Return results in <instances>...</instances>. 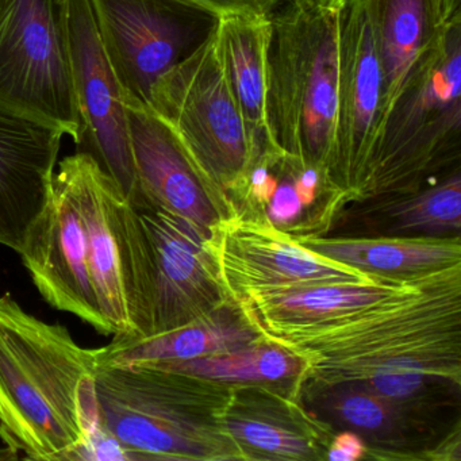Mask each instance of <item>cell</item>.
<instances>
[{
    "label": "cell",
    "instance_id": "1",
    "mask_svg": "<svg viewBox=\"0 0 461 461\" xmlns=\"http://www.w3.org/2000/svg\"><path fill=\"white\" fill-rule=\"evenodd\" d=\"M264 337L306 361L301 390L406 371L461 385V266L333 322Z\"/></svg>",
    "mask_w": 461,
    "mask_h": 461
},
{
    "label": "cell",
    "instance_id": "2",
    "mask_svg": "<svg viewBox=\"0 0 461 461\" xmlns=\"http://www.w3.org/2000/svg\"><path fill=\"white\" fill-rule=\"evenodd\" d=\"M96 349L0 296V438L31 460L77 461L101 429Z\"/></svg>",
    "mask_w": 461,
    "mask_h": 461
},
{
    "label": "cell",
    "instance_id": "3",
    "mask_svg": "<svg viewBox=\"0 0 461 461\" xmlns=\"http://www.w3.org/2000/svg\"><path fill=\"white\" fill-rule=\"evenodd\" d=\"M102 428L136 460H242L222 425L231 385L150 364L98 366Z\"/></svg>",
    "mask_w": 461,
    "mask_h": 461
},
{
    "label": "cell",
    "instance_id": "4",
    "mask_svg": "<svg viewBox=\"0 0 461 461\" xmlns=\"http://www.w3.org/2000/svg\"><path fill=\"white\" fill-rule=\"evenodd\" d=\"M339 7L341 0H283L271 17L269 129L282 152L323 175L325 188L336 142Z\"/></svg>",
    "mask_w": 461,
    "mask_h": 461
},
{
    "label": "cell",
    "instance_id": "5",
    "mask_svg": "<svg viewBox=\"0 0 461 461\" xmlns=\"http://www.w3.org/2000/svg\"><path fill=\"white\" fill-rule=\"evenodd\" d=\"M461 152V21L425 50L380 128L360 201L412 193Z\"/></svg>",
    "mask_w": 461,
    "mask_h": 461
},
{
    "label": "cell",
    "instance_id": "6",
    "mask_svg": "<svg viewBox=\"0 0 461 461\" xmlns=\"http://www.w3.org/2000/svg\"><path fill=\"white\" fill-rule=\"evenodd\" d=\"M215 25L191 55L156 82L148 106L174 131L209 190L233 214L261 148L229 85Z\"/></svg>",
    "mask_w": 461,
    "mask_h": 461
},
{
    "label": "cell",
    "instance_id": "7",
    "mask_svg": "<svg viewBox=\"0 0 461 461\" xmlns=\"http://www.w3.org/2000/svg\"><path fill=\"white\" fill-rule=\"evenodd\" d=\"M66 158L74 175L96 299L110 334L150 336L153 287L144 223L90 153L79 150Z\"/></svg>",
    "mask_w": 461,
    "mask_h": 461
},
{
    "label": "cell",
    "instance_id": "8",
    "mask_svg": "<svg viewBox=\"0 0 461 461\" xmlns=\"http://www.w3.org/2000/svg\"><path fill=\"white\" fill-rule=\"evenodd\" d=\"M0 113L53 129L82 144L56 0H0Z\"/></svg>",
    "mask_w": 461,
    "mask_h": 461
},
{
    "label": "cell",
    "instance_id": "9",
    "mask_svg": "<svg viewBox=\"0 0 461 461\" xmlns=\"http://www.w3.org/2000/svg\"><path fill=\"white\" fill-rule=\"evenodd\" d=\"M383 75L375 0H341L336 142L326 182L334 212L360 199L380 131Z\"/></svg>",
    "mask_w": 461,
    "mask_h": 461
},
{
    "label": "cell",
    "instance_id": "10",
    "mask_svg": "<svg viewBox=\"0 0 461 461\" xmlns=\"http://www.w3.org/2000/svg\"><path fill=\"white\" fill-rule=\"evenodd\" d=\"M90 4L123 96L147 106L156 82L191 55L217 23L176 0H90Z\"/></svg>",
    "mask_w": 461,
    "mask_h": 461
},
{
    "label": "cell",
    "instance_id": "11",
    "mask_svg": "<svg viewBox=\"0 0 461 461\" xmlns=\"http://www.w3.org/2000/svg\"><path fill=\"white\" fill-rule=\"evenodd\" d=\"M82 144L131 203L140 196L129 139L125 96L107 58L90 0H61Z\"/></svg>",
    "mask_w": 461,
    "mask_h": 461
},
{
    "label": "cell",
    "instance_id": "12",
    "mask_svg": "<svg viewBox=\"0 0 461 461\" xmlns=\"http://www.w3.org/2000/svg\"><path fill=\"white\" fill-rule=\"evenodd\" d=\"M221 277L231 298L253 291L382 279L307 249L266 212L236 210L212 234Z\"/></svg>",
    "mask_w": 461,
    "mask_h": 461
},
{
    "label": "cell",
    "instance_id": "13",
    "mask_svg": "<svg viewBox=\"0 0 461 461\" xmlns=\"http://www.w3.org/2000/svg\"><path fill=\"white\" fill-rule=\"evenodd\" d=\"M131 204L149 240L153 287L150 336L188 325L233 299L221 277L212 237L144 198Z\"/></svg>",
    "mask_w": 461,
    "mask_h": 461
},
{
    "label": "cell",
    "instance_id": "14",
    "mask_svg": "<svg viewBox=\"0 0 461 461\" xmlns=\"http://www.w3.org/2000/svg\"><path fill=\"white\" fill-rule=\"evenodd\" d=\"M20 256L50 306L71 312L104 336H112L96 299L87 237L67 158L58 164L50 203Z\"/></svg>",
    "mask_w": 461,
    "mask_h": 461
},
{
    "label": "cell",
    "instance_id": "15",
    "mask_svg": "<svg viewBox=\"0 0 461 461\" xmlns=\"http://www.w3.org/2000/svg\"><path fill=\"white\" fill-rule=\"evenodd\" d=\"M222 425L242 460L322 461L336 430L290 391L231 385Z\"/></svg>",
    "mask_w": 461,
    "mask_h": 461
},
{
    "label": "cell",
    "instance_id": "16",
    "mask_svg": "<svg viewBox=\"0 0 461 461\" xmlns=\"http://www.w3.org/2000/svg\"><path fill=\"white\" fill-rule=\"evenodd\" d=\"M125 107L139 199L185 218L212 237L231 212L209 190L174 131L149 106L125 99Z\"/></svg>",
    "mask_w": 461,
    "mask_h": 461
},
{
    "label": "cell",
    "instance_id": "17",
    "mask_svg": "<svg viewBox=\"0 0 461 461\" xmlns=\"http://www.w3.org/2000/svg\"><path fill=\"white\" fill-rule=\"evenodd\" d=\"M64 136L0 113V245L18 255L50 203Z\"/></svg>",
    "mask_w": 461,
    "mask_h": 461
},
{
    "label": "cell",
    "instance_id": "18",
    "mask_svg": "<svg viewBox=\"0 0 461 461\" xmlns=\"http://www.w3.org/2000/svg\"><path fill=\"white\" fill-rule=\"evenodd\" d=\"M302 403L337 431H352L366 445V458L423 460L430 449L428 420L358 383L303 388Z\"/></svg>",
    "mask_w": 461,
    "mask_h": 461
},
{
    "label": "cell",
    "instance_id": "19",
    "mask_svg": "<svg viewBox=\"0 0 461 461\" xmlns=\"http://www.w3.org/2000/svg\"><path fill=\"white\" fill-rule=\"evenodd\" d=\"M382 277L374 283H326L279 290L253 291L240 299L261 336L314 328L376 303L409 285Z\"/></svg>",
    "mask_w": 461,
    "mask_h": 461
},
{
    "label": "cell",
    "instance_id": "20",
    "mask_svg": "<svg viewBox=\"0 0 461 461\" xmlns=\"http://www.w3.org/2000/svg\"><path fill=\"white\" fill-rule=\"evenodd\" d=\"M263 339L236 299L182 328L149 337L115 336L96 349L98 366L191 360L234 352Z\"/></svg>",
    "mask_w": 461,
    "mask_h": 461
},
{
    "label": "cell",
    "instance_id": "21",
    "mask_svg": "<svg viewBox=\"0 0 461 461\" xmlns=\"http://www.w3.org/2000/svg\"><path fill=\"white\" fill-rule=\"evenodd\" d=\"M307 249L364 274L414 280L461 266V237H295Z\"/></svg>",
    "mask_w": 461,
    "mask_h": 461
},
{
    "label": "cell",
    "instance_id": "22",
    "mask_svg": "<svg viewBox=\"0 0 461 461\" xmlns=\"http://www.w3.org/2000/svg\"><path fill=\"white\" fill-rule=\"evenodd\" d=\"M345 223L366 233L358 237H458L460 166L425 190L353 202Z\"/></svg>",
    "mask_w": 461,
    "mask_h": 461
},
{
    "label": "cell",
    "instance_id": "23",
    "mask_svg": "<svg viewBox=\"0 0 461 461\" xmlns=\"http://www.w3.org/2000/svg\"><path fill=\"white\" fill-rule=\"evenodd\" d=\"M215 31L229 85L250 134L261 149H279L268 121L271 18H221Z\"/></svg>",
    "mask_w": 461,
    "mask_h": 461
},
{
    "label": "cell",
    "instance_id": "24",
    "mask_svg": "<svg viewBox=\"0 0 461 461\" xmlns=\"http://www.w3.org/2000/svg\"><path fill=\"white\" fill-rule=\"evenodd\" d=\"M375 6L383 75L382 128L415 64L439 31L461 18L447 17L437 0H375Z\"/></svg>",
    "mask_w": 461,
    "mask_h": 461
},
{
    "label": "cell",
    "instance_id": "25",
    "mask_svg": "<svg viewBox=\"0 0 461 461\" xmlns=\"http://www.w3.org/2000/svg\"><path fill=\"white\" fill-rule=\"evenodd\" d=\"M149 364L229 385H272L290 391L298 399L306 372V361L301 356L266 337L225 355Z\"/></svg>",
    "mask_w": 461,
    "mask_h": 461
},
{
    "label": "cell",
    "instance_id": "26",
    "mask_svg": "<svg viewBox=\"0 0 461 461\" xmlns=\"http://www.w3.org/2000/svg\"><path fill=\"white\" fill-rule=\"evenodd\" d=\"M214 20L226 17L271 18L283 0H176Z\"/></svg>",
    "mask_w": 461,
    "mask_h": 461
},
{
    "label": "cell",
    "instance_id": "27",
    "mask_svg": "<svg viewBox=\"0 0 461 461\" xmlns=\"http://www.w3.org/2000/svg\"><path fill=\"white\" fill-rule=\"evenodd\" d=\"M366 445L363 438L352 431H337L329 447L326 460L356 461L366 457Z\"/></svg>",
    "mask_w": 461,
    "mask_h": 461
},
{
    "label": "cell",
    "instance_id": "28",
    "mask_svg": "<svg viewBox=\"0 0 461 461\" xmlns=\"http://www.w3.org/2000/svg\"><path fill=\"white\" fill-rule=\"evenodd\" d=\"M423 460L434 461H460L461 460V434L460 420L450 428L445 436H442L428 452Z\"/></svg>",
    "mask_w": 461,
    "mask_h": 461
},
{
    "label": "cell",
    "instance_id": "29",
    "mask_svg": "<svg viewBox=\"0 0 461 461\" xmlns=\"http://www.w3.org/2000/svg\"><path fill=\"white\" fill-rule=\"evenodd\" d=\"M17 457L18 453L7 447L6 445H5V447H0V460H13V458Z\"/></svg>",
    "mask_w": 461,
    "mask_h": 461
},
{
    "label": "cell",
    "instance_id": "30",
    "mask_svg": "<svg viewBox=\"0 0 461 461\" xmlns=\"http://www.w3.org/2000/svg\"><path fill=\"white\" fill-rule=\"evenodd\" d=\"M56 2H58L59 5L61 4V0H56Z\"/></svg>",
    "mask_w": 461,
    "mask_h": 461
}]
</instances>
